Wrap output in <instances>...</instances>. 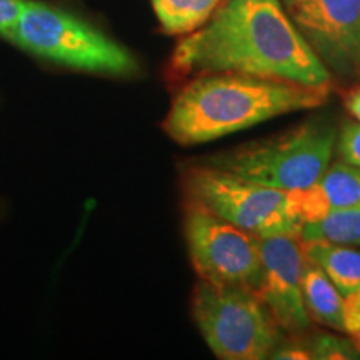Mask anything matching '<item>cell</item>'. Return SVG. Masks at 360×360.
Returning <instances> with one entry per match:
<instances>
[{"label":"cell","mask_w":360,"mask_h":360,"mask_svg":"<svg viewBox=\"0 0 360 360\" xmlns=\"http://www.w3.org/2000/svg\"><path fill=\"white\" fill-rule=\"evenodd\" d=\"M180 77L242 74L328 87L332 75L278 0H224L209 22L174 51Z\"/></svg>","instance_id":"1"},{"label":"cell","mask_w":360,"mask_h":360,"mask_svg":"<svg viewBox=\"0 0 360 360\" xmlns=\"http://www.w3.org/2000/svg\"><path fill=\"white\" fill-rule=\"evenodd\" d=\"M328 97V87L242 74H202L175 96L164 130L180 146H197L276 117L319 109Z\"/></svg>","instance_id":"2"},{"label":"cell","mask_w":360,"mask_h":360,"mask_svg":"<svg viewBox=\"0 0 360 360\" xmlns=\"http://www.w3.org/2000/svg\"><path fill=\"white\" fill-rule=\"evenodd\" d=\"M335 142L334 124L312 119L276 137L233 148L214 159L212 165L278 191H300L332 164Z\"/></svg>","instance_id":"3"},{"label":"cell","mask_w":360,"mask_h":360,"mask_svg":"<svg viewBox=\"0 0 360 360\" xmlns=\"http://www.w3.org/2000/svg\"><path fill=\"white\" fill-rule=\"evenodd\" d=\"M24 51L72 69L134 75L139 65L122 45L69 12L27 0L19 20L4 35Z\"/></svg>","instance_id":"4"},{"label":"cell","mask_w":360,"mask_h":360,"mask_svg":"<svg viewBox=\"0 0 360 360\" xmlns=\"http://www.w3.org/2000/svg\"><path fill=\"white\" fill-rule=\"evenodd\" d=\"M192 315L205 344L222 360H264L285 332L254 292L200 281L192 294Z\"/></svg>","instance_id":"5"},{"label":"cell","mask_w":360,"mask_h":360,"mask_svg":"<svg viewBox=\"0 0 360 360\" xmlns=\"http://www.w3.org/2000/svg\"><path fill=\"white\" fill-rule=\"evenodd\" d=\"M187 199L257 237L299 236L302 222L290 212L287 192L252 182L215 165H199L186 175Z\"/></svg>","instance_id":"6"},{"label":"cell","mask_w":360,"mask_h":360,"mask_svg":"<svg viewBox=\"0 0 360 360\" xmlns=\"http://www.w3.org/2000/svg\"><path fill=\"white\" fill-rule=\"evenodd\" d=\"M186 240L200 281L249 289L262 283L260 237L219 217L195 200H187Z\"/></svg>","instance_id":"7"},{"label":"cell","mask_w":360,"mask_h":360,"mask_svg":"<svg viewBox=\"0 0 360 360\" xmlns=\"http://www.w3.org/2000/svg\"><path fill=\"white\" fill-rule=\"evenodd\" d=\"M332 79H360V0H278Z\"/></svg>","instance_id":"8"},{"label":"cell","mask_w":360,"mask_h":360,"mask_svg":"<svg viewBox=\"0 0 360 360\" xmlns=\"http://www.w3.org/2000/svg\"><path fill=\"white\" fill-rule=\"evenodd\" d=\"M260 252L264 274L257 297L285 334H302L312 323L302 292L307 260L302 240L299 236L262 237Z\"/></svg>","instance_id":"9"},{"label":"cell","mask_w":360,"mask_h":360,"mask_svg":"<svg viewBox=\"0 0 360 360\" xmlns=\"http://www.w3.org/2000/svg\"><path fill=\"white\" fill-rule=\"evenodd\" d=\"M287 202L302 225L335 210L360 209V167L334 162L310 187L287 192Z\"/></svg>","instance_id":"10"},{"label":"cell","mask_w":360,"mask_h":360,"mask_svg":"<svg viewBox=\"0 0 360 360\" xmlns=\"http://www.w3.org/2000/svg\"><path fill=\"white\" fill-rule=\"evenodd\" d=\"M302 240V238H300ZM305 257L334 282L344 302L345 334L360 345V250L327 242H304Z\"/></svg>","instance_id":"11"},{"label":"cell","mask_w":360,"mask_h":360,"mask_svg":"<svg viewBox=\"0 0 360 360\" xmlns=\"http://www.w3.org/2000/svg\"><path fill=\"white\" fill-rule=\"evenodd\" d=\"M302 292L305 309L312 322L345 334L344 302L339 290L327 274L309 259L305 260L302 274Z\"/></svg>","instance_id":"12"},{"label":"cell","mask_w":360,"mask_h":360,"mask_svg":"<svg viewBox=\"0 0 360 360\" xmlns=\"http://www.w3.org/2000/svg\"><path fill=\"white\" fill-rule=\"evenodd\" d=\"M164 32L187 35L209 22L224 0H150Z\"/></svg>","instance_id":"13"},{"label":"cell","mask_w":360,"mask_h":360,"mask_svg":"<svg viewBox=\"0 0 360 360\" xmlns=\"http://www.w3.org/2000/svg\"><path fill=\"white\" fill-rule=\"evenodd\" d=\"M300 238L304 242L360 247V209L335 210L314 222H305Z\"/></svg>","instance_id":"14"},{"label":"cell","mask_w":360,"mask_h":360,"mask_svg":"<svg viewBox=\"0 0 360 360\" xmlns=\"http://www.w3.org/2000/svg\"><path fill=\"white\" fill-rule=\"evenodd\" d=\"M310 359L321 360H355L360 359V345L352 337L334 335V334H315L309 342Z\"/></svg>","instance_id":"15"},{"label":"cell","mask_w":360,"mask_h":360,"mask_svg":"<svg viewBox=\"0 0 360 360\" xmlns=\"http://www.w3.org/2000/svg\"><path fill=\"white\" fill-rule=\"evenodd\" d=\"M335 154L345 164L360 167V122L359 120H345L337 135Z\"/></svg>","instance_id":"16"},{"label":"cell","mask_w":360,"mask_h":360,"mask_svg":"<svg viewBox=\"0 0 360 360\" xmlns=\"http://www.w3.org/2000/svg\"><path fill=\"white\" fill-rule=\"evenodd\" d=\"M27 0H0V35H6L19 20Z\"/></svg>","instance_id":"17"},{"label":"cell","mask_w":360,"mask_h":360,"mask_svg":"<svg viewBox=\"0 0 360 360\" xmlns=\"http://www.w3.org/2000/svg\"><path fill=\"white\" fill-rule=\"evenodd\" d=\"M344 103L349 114L360 122V87L350 90L347 96H345Z\"/></svg>","instance_id":"18"}]
</instances>
